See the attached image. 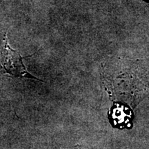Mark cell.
I'll list each match as a JSON object with an SVG mask.
<instances>
[{
	"mask_svg": "<svg viewBox=\"0 0 149 149\" xmlns=\"http://www.w3.org/2000/svg\"><path fill=\"white\" fill-rule=\"evenodd\" d=\"M0 63L6 72L13 77H25L44 82L28 71L24 64L22 56L17 51L9 45L6 34L0 44Z\"/></svg>",
	"mask_w": 149,
	"mask_h": 149,
	"instance_id": "cell-1",
	"label": "cell"
},
{
	"mask_svg": "<svg viewBox=\"0 0 149 149\" xmlns=\"http://www.w3.org/2000/svg\"><path fill=\"white\" fill-rule=\"evenodd\" d=\"M109 119L111 124H117V127H128L132 119V111L124 104L116 103L111 108Z\"/></svg>",
	"mask_w": 149,
	"mask_h": 149,
	"instance_id": "cell-2",
	"label": "cell"
}]
</instances>
